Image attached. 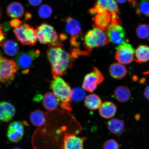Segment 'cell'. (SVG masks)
Segmentation results:
<instances>
[{
    "label": "cell",
    "mask_w": 149,
    "mask_h": 149,
    "mask_svg": "<svg viewBox=\"0 0 149 149\" xmlns=\"http://www.w3.org/2000/svg\"><path fill=\"white\" fill-rule=\"evenodd\" d=\"M52 8L49 6L43 5L40 7L39 10V15L42 18H47L50 17L52 14Z\"/></svg>",
    "instance_id": "f546056e"
},
{
    "label": "cell",
    "mask_w": 149,
    "mask_h": 149,
    "mask_svg": "<svg viewBox=\"0 0 149 149\" xmlns=\"http://www.w3.org/2000/svg\"><path fill=\"white\" fill-rule=\"evenodd\" d=\"M14 106L9 102H0V121L7 122L12 120L15 114Z\"/></svg>",
    "instance_id": "9a60e30c"
},
{
    "label": "cell",
    "mask_w": 149,
    "mask_h": 149,
    "mask_svg": "<svg viewBox=\"0 0 149 149\" xmlns=\"http://www.w3.org/2000/svg\"><path fill=\"white\" fill-rule=\"evenodd\" d=\"M93 20L95 24V26L104 31H107L111 23V15L107 11H104L96 14Z\"/></svg>",
    "instance_id": "2e32d148"
},
{
    "label": "cell",
    "mask_w": 149,
    "mask_h": 149,
    "mask_svg": "<svg viewBox=\"0 0 149 149\" xmlns=\"http://www.w3.org/2000/svg\"><path fill=\"white\" fill-rule=\"evenodd\" d=\"M51 88L53 93L61 102V107L63 109L72 111V89L69 85L60 77L54 78L52 81Z\"/></svg>",
    "instance_id": "7a4b0ae2"
},
{
    "label": "cell",
    "mask_w": 149,
    "mask_h": 149,
    "mask_svg": "<svg viewBox=\"0 0 149 149\" xmlns=\"http://www.w3.org/2000/svg\"><path fill=\"white\" fill-rule=\"evenodd\" d=\"M86 95V94L83 89L76 87L72 90L71 98L72 100L74 102H79L85 98Z\"/></svg>",
    "instance_id": "83f0119b"
},
{
    "label": "cell",
    "mask_w": 149,
    "mask_h": 149,
    "mask_svg": "<svg viewBox=\"0 0 149 149\" xmlns=\"http://www.w3.org/2000/svg\"><path fill=\"white\" fill-rule=\"evenodd\" d=\"M18 69L17 65L14 60L2 57L0 65V82L7 84L12 81Z\"/></svg>",
    "instance_id": "8992f818"
},
{
    "label": "cell",
    "mask_w": 149,
    "mask_h": 149,
    "mask_svg": "<svg viewBox=\"0 0 149 149\" xmlns=\"http://www.w3.org/2000/svg\"><path fill=\"white\" fill-rule=\"evenodd\" d=\"M2 30H4L5 31H8L10 29V26H9V23L8 22L3 24V25L1 26Z\"/></svg>",
    "instance_id": "e575fe53"
},
{
    "label": "cell",
    "mask_w": 149,
    "mask_h": 149,
    "mask_svg": "<svg viewBox=\"0 0 149 149\" xmlns=\"http://www.w3.org/2000/svg\"><path fill=\"white\" fill-rule=\"evenodd\" d=\"M128 1H129L130 4L133 5V6H134L135 3H136V0H128Z\"/></svg>",
    "instance_id": "74e56055"
},
{
    "label": "cell",
    "mask_w": 149,
    "mask_h": 149,
    "mask_svg": "<svg viewBox=\"0 0 149 149\" xmlns=\"http://www.w3.org/2000/svg\"><path fill=\"white\" fill-rule=\"evenodd\" d=\"M30 119L33 125L37 127L42 125L46 120L44 112L40 109L36 110L31 113Z\"/></svg>",
    "instance_id": "d4e9b609"
},
{
    "label": "cell",
    "mask_w": 149,
    "mask_h": 149,
    "mask_svg": "<svg viewBox=\"0 0 149 149\" xmlns=\"http://www.w3.org/2000/svg\"><path fill=\"white\" fill-rule=\"evenodd\" d=\"M102 103L101 98L96 94L89 95L85 99L86 107L89 109L92 110L98 109Z\"/></svg>",
    "instance_id": "cb8c5ba5"
},
{
    "label": "cell",
    "mask_w": 149,
    "mask_h": 149,
    "mask_svg": "<svg viewBox=\"0 0 149 149\" xmlns=\"http://www.w3.org/2000/svg\"><path fill=\"white\" fill-rule=\"evenodd\" d=\"M24 133V127L22 123L15 121L9 125L7 130V136L11 142H17L22 139Z\"/></svg>",
    "instance_id": "7c38bea8"
},
{
    "label": "cell",
    "mask_w": 149,
    "mask_h": 149,
    "mask_svg": "<svg viewBox=\"0 0 149 149\" xmlns=\"http://www.w3.org/2000/svg\"><path fill=\"white\" fill-rule=\"evenodd\" d=\"M12 149H22L19 148H18V147H16V148H12Z\"/></svg>",
    "instance_id": "b9f144b4"
},
{
    "label": "cell",
    "mask_w": 149,
    "mask_h": 149,
    "mask_svg": "<svg viewBox=\"0 0 149 149\" xmlns=\"http://www.w3.org/2000/svg\"><path fill=\"white\" fill-rule=\"evenodd\" d=\"M13 31L17 40L23 45L33 46L38 40L36 30L26 23L22 24Z\"/></svg>",
    "instance_id": "5b68a950"
},
{
    "label": "cell",
    "mask_w": 149,
    "mask_h": 149,
    "mask_svg": "<svg viewBox=\"0 0 149 149\" xmlns=\"http://www.w3.org/2000/svg\"><path fill=\"white\" fill-rule=\"evenodd\" d=\"M148 72V73L149 74V72Z\"/></svg>",
    "instance_id": "7bdbcfd3"
},
{
    "label": "cell",
    "mask_w": 149,
    "mask_h": 149,
    "mask_svg": "<svg viewBox=\"0 0 149 149\" xmlns=\"http://www.w3.org/2000/svg\"><path fill=\"white\" fill-rule=\"evenodd\" d=\"M22 23V22L21 20L19 19H18L15 18L11 20L10 22V24L11 26L16 29V28L19 27Z\"/></svg>",
    "instance_id": "1f68e13d"
},
{
    "label": "cell",
    "mask_w": 149,
    "mask_h": 149,
    "mask_svg": "<svg viewBox=\"0 0 149 149\" xmlns=\"http://www.w3.org/2000/svg\"><path fill=\"white\" fill-rule=\"evenodd\" d=\"M134 7L140 16L149 17V0H142L140 2H136Z\"/></svg>",
    "instance_id": "4316f807"
},
{
    "label": "cell",
    "mask_w": 149,
    "mask_h": 149,
    "mask_svg": "<svg viewBox=\"0 0 149 149\" xmlns=\"http://www.w3.org/2000/svg\"><path fill=\"white\" fill-rule=\"evenodd\" d=\"M109 72L111 77L115 79H120L124 78L128 72L123 65L119 63H114L109 67Z\"/></svg>",
    "instance_id": "d6986e66"
},
{
    "label": "cell",
    "mask_w": 149,
    "mask_h": 149,
    "mask_svg": "<svg viewBox=\"0 0 149 149\" xmlns=\"http://www.w3.org/2000/svg\"><path fill=\"white\" fill-rule=\"evenodd\" d=\"M103 74L98 69L94 67L92 71L85 76L82 88L89 92H93L97 88V86L103 82Z\"/></svg>",
    "instance_id": "52a82bcc"
},
{
    "label": "cell",
    "mask_w": 149,
    "mask_h": 149,
    "mask_svg": "<svg viewBox=\"0 0 149 149\" xmlns=\"http://www.w3.org/2000/svg\"><path fill=\"white\" fill-rule=\"evenodd\" d=\"M109 42L105 31L94 25V29L86 35L84 44L88 52H91L93 48L105 45Z\"/></svg>",
    "instance_id": "3957f363"
},
{
    "label": "cell",
    "mask_w": 149,
    "mask_h": 149,
    "mask_svg": "<svg viewBox=\"0 0 149 149\" xmlns=\"http://www.w3.org/2000/svg\"><path fill=\"white\" fill-rule=\"evenodd\" d=\"M136 58L139 62L144 63L149 61V47L141 45L135 52Z\"/></svg>",
    "instance_id": "484cf974"
},
{
    "label": "cell",
    "mask_w": 149,
    "mask_h": 149,
    "mask_svg": "<svg viewBox=\"0 0 149 149\" xmlns=\"http://www.w3.org/2000/svg\"><path fill=\"white\" fill-rule=\"evenodd\" d=\"M103 149H119L118 143L114 139L106 141L103 145Z\"/></svg>",
    "instance_id": "4dcf8cb0"
},
{
    "label": "cell",
    "mask_w": 149,
    "mask_h": 149,
    "mask_svg": "<svg viewBox=\"0 0 149 149\" xmlns=\"http://www.w3.org/2000/svg\"><path fill=\"white\" fill-rule=\"evenodd\" d=\"M107 31L110 42L117 44H120L125 42L126 36L125 31L120 25L110 24Z\"/></svg>",
    "instance_id": "8fae6325"
},
{
    "label": "cell",
    "mask_w": 149,
    "mask_h": 149,
    "mask_svg": "<svg viewBox=\"0 0 149 149\" xmlns=\"http://www.w3.org/2000/svg\"><path fill=\"white\" fill-rule=\"evenodd\" d=\"M31 17V15L29 13H26L25 15V19L28 20L30 19Z\"/></svg>",
    "instance_id": "8d00e7d4"
},
{
    "label": "cell",
    "mask_w": 149,
    "mask_h": 149,
    "mask_svg": "<svg viewBox=\"0 0 149 149\" xmlns=\"http://www.w3.org/2000/svg\"><path fill=\"white\" fill-rule=\"evenodd\" d=\"M86 137H80L76 135H68L64 137V149H84V143Z\"/></svg>",
    "instance_id": "4fadbf2b"
},
{
    "label": "cell",
    "mask_w": 149,
    "mask_h": 149,
    "mask_svg": "<svg viewBox=\"0 0 149 149\" xmlns=\"http://www.w3.org/2000/svg\"><path fill=\"white\" fill-rule=\"evenodd\" d=\"M2 13H1V7H0V19H1V17Z\"/></svg>",
    "instance_id": "ab89813d"
},
{
    "label": "cell",
    "mask_w": 149,
    "mask_h": 149,
    "mask_svg": "<svg viewBox=\"0 0 149 149\" xmlns=\"http://www.w3.org/2000/svg\"><path fill=\"white\" fill-rule=\"evenodd\" d=\"M99 109L100 116L104 118L109 119L116 114L117 108L113 102L107 101L102 103Z\"/></svg>",
    "instance_id": "e0dca14e"
},
{
    "label": "cell",
    "mask_w": 149,
    "mask_h": 149,
    "mask_svg": "<svg viewBox=\"0 0 149 149\" xmlns=\"http://www.w3.org/2000/svg\"><path fill=\"white\" fill-rule=\"evenodd\" d=\"M131 94L130 88L125 86H120L117 87L114 92L115 99L121 102H126L129 100Z\"/></svg>",
    "instance_id": "7402d4cb"
},
{
    "label": "cell",
    "mask_w": 149,
    "mask_h": 149,
    "mask_svg": "<svg viewBox=\"0 0 149 149\" xmlns=\"http://www.w3.org/2000/svg\"><path fill=\"white\" fill-rule=\"evenodd\" d=\"M128 42H125L117 46L115 58L118 63L123 65L130 64L134 56L135 49Z\"/></svg>",
    "instance_id": "ba28073f"
},
{
    "label": "cell",
    "mask_w": 149,
    "mask_h": 149,
    "mask_svg": "<svg viewBox=\"0 0 149 149\" xmlns=\"http://www.w3.org/2000/svg\"><path fill=\"white\" fill-rule=\"evenodd\" d=\"M144 94L145 97L149 100V85L145 88Z\"/></svg>",
    "instance_id": "d590c367"
},
{
    "label": "cell",
    "mask_w": 149,
    "mask_h": 149,
    "mask_svg": "<svg viewBox=\"0 0 149 149\" xmlns=\"http://www.w3.org/2000/svg\"><path fill=\"white\" fill-rule=\"evenodd\" d=\"M117 2L120 3H125L127 0H115Z\"/></svg>",
    "instance_id": "f35d334b"
},
{
    "label": "cell",
    "mask_w": 149,
    "mask_h": 149,
    "mask_svg": "<svg viewBox=\"0 0 149 149\" xmlns=\"http://www.w3.org/2000/svg\"><path fill=\"white\" fill-rule=\"evenodd\" d=\"M47 56L51 65L54 79L64 75L68 69L72 68L74 57L61 47H50Z\"/></svg>",
    "instance_id": "6da1fadb"
},
{
    "label": "cell",
    "mask_w": 149,
    "mask_h": 149,
    "mask_svg": "<svg viewBox=\"0 0 149 149\" xmlns=\"http://www.w3.org/2000/svg\"><path fill=\"white\" fill-rule=\"evenodd\" d=\"M7 13L9 17L18 19L23 16L24 9L21 3L18 2H14L7 7Z\"/></svg>",
    "instance_id": "44dd1931"
},
{
    "label": "cell",
    "mask_w": 149,
    "mask_h": 149,
    "mask_svg": "<svg viewBox=\"0 0 149 149\" xmlns=\"http://www.w3.org/2000/svg\"><path fill=\"white\" fill-rule=\"evenodd\" d=\"M37 39L41 43L48 44L49 47H61L58 35L54 28L46 23L39 26L36 30Z\"/></svg>",
    "instance_id": "277c9868"
},
{
    "label": "cell",
    "mask_w": 149,
    "mask_h": 149,
    "mask_svg": "<svg viewBox=\"0 0 149 149\" xmlns=\"http://www.w3.org/2000/svg\"><path fill=\"white\" fill-rule=\"evenodd\" d=\"M2 57V56L1 53H0V65H1V59Z\"/></svg>",
    "instance_id": "60d3db41"
},
{
    "label": "cell",
    "mask_w": 149,
    "mask_h": 149,
    "mask_svg": "<svg viewBox=\"0 0 149 149\" xmlns=\"http://www.w3.org/2000/svg\"><path fill=\"white\" fill-rule=\"evenodd\" d=\"M6 33H3L1 26L0 25V46H2L3 42L6 40Z\"/></svg>",
    "instance_id": "d6a6232c"
},
{
    "label": "cell",
    "mask_w": 149,
    "mask_h": 149,
    "mask_svg": "<svg viewBox=\"0 0 149 149\" xmlns=\"http://www.w3.org/2000/svg\"><path fill=\"white\" fill-rule=\"evenodd\" d=\"M94 6L111 13V18L118 16L120 11L115 0H97Z\"/></svg>",
    "instance_id": "5bb4252c"
},
{
    "label": "cell",
    "mask_w": 149,
    "mask_h": 149,
    "mask_svg": "<svg viewBox=\"0 0 149 149\" xmlns=\"http://www.w3.org/2000/svg\"><path fill=\"white\" fill-rule=\"evenodd\" d=\"M136 32L139 38H148L149 37V26L147 24H141L137 27Z\"/></svg>",
    "instance_id": "f1b7e54d"
},
{
    "label": "cell",
    "mask_w": 149,
    "mask_h": 149,
    "mask_svg": "<svg viewBox=\"0 0 149 149\" xmlns=\"http://www.w3.org/2000/svg\"><path fill=\"white\" fill-rule=\"evenodd\" d=\"M65 29L67 32L71 36L72 45L76 47L79 46L77 40L81 33V25L79 22L71 17H68L66 20Z\"/></svg>",
    "instance_id": "30bf717a"
},
{
    "label": "cell",
    "mask_w": 149,
    "mask_h": 149,
    "mask_svg": "<svg viewBox=\"0 0 149 149\" xmlns=\"http://www.w3.org/2000/svg\"><path fill=\"white\" fill-rule=\"evenodd\" d=\"M30 4L33 6H38L41 3L42 0H28Z\"/></svg>",
    "instance_id": "836d02e7"
},
{
    "label": "cell",
    "mask_w": 149,
    "mask_h": 149,
    "mask_svg": "<svg viewBox=\"0 0 149 149\" xmlns=\"http://www.w3.org/2000/svg\"><path fill=\"white\" fill-rule=\"evenodd\" d=\"M38 50H31L29 52H21L16 58V63L18 68L23 70V73H27L28 70L32 64L33 61L40 55Z\"/></svg>",
    "instance_id": "9c48e42d"
},
{
    "label": "cell",
    "mask_w": 149,
    "mask_h": 149,
    "mask_svg": "<svg viewBox=\"0 0 149 149\" xmlns=\"http://www.w3.org/2000/svg\"><path fill=\"white\" fill-rule=\"evenodd\" d=\"M60 100L53 93H46L43 98V105L48 111H53L57 109Z\"/></svg>",
    "instance_id": "ac0fdd59"
},
{
    "label": "cell",
    "mask_w": 149,
    "mask_h": 149,
    "mask_svg": "<svg viewBox=\"0 0 149 149\" xmlns=\"http://www.w3.org/2000/svg\"><path fill=\"white\" fill-rule=\"evenodd\" d=\"M2 46L5 53L10 56H14L18 54L19 51V46L15 41L13 40H5Z\"/></svg>",
    "instance_id": "603a6c76"
},
{
    "label": "cell",
    "mask_w": 149,
    "mask_h": 149,
    "mask_svg": "<svg viewBox=\"0 0 149 149\" xmlns=\"http://www.w3.org/2000/svg\"><path fill=\"white\" fill-rule=\"evenodd\" d=\"M108 130L112 133L117 136L124 133L125 126L124 121L118 118H113L108 121L107 124Z\"/></svg>",
    "instance_id": "ffe728a7"
}]
</instances>
